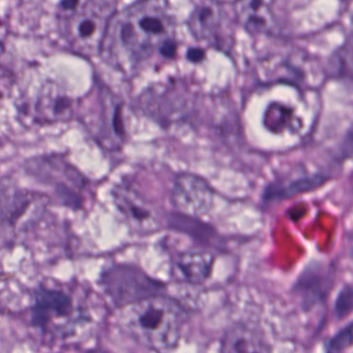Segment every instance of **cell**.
Returning <instances> with one entry per match:
<instances>
[{
  "instance_id": "cell-5",
  "label": "cell",
  "mask_w": 353,
  "mask_h": 353,
  "mask_svg": "<svg viewBox=\"0 0 353 353\" xmlns=\"http://www.w3.org/2000/svg\"><path fill=\"white\" fill-rule=\"evenodd\" d=\"M214 201L212 187L203 179L183 174L176 179L172 203L176 211L188 217H201L211 210Z\"/></svg>"
},
{
  "instance_id": "cell-4",
  "label": "cell",
  "mask_w": 353,
  "mask_h": 353,
  "mask_svg": "<svg viewBox=\"0 0 353 353\" xmlns=\"http://www.w3.org/2000/svg\"><path fill=\"white\" fill-rule=\"evenodd\" d=\"M101 288L111 302L120 309L161 294L163 286L139 268L117 265L101 276Z\"/></svg>"
},
{
  "instance_id": "cell-19",
  "label": "cell",
  "mask_w": 353,
  "mask_h": 353,
  "mask_svg": "<svg viewBox=\"0 0 353 353\" xmlns=\"http://www.w3.org/2000/svg\"><path fill=\"white\" fill-rule=\"evenodd\" d=\"M203 56H205V54L199 49H192L188 52V58L193 62L201 61Z\"/></svg>"
},
{
  "instance_id": "cell-11",
  "label": "cell",
  "mask_w": 353,
  "mask_h": 353,
  "mask_svg": "<svg viewBox=\"0 0 353 353\" xmlns=\"http://www.w3.org/2000/svg\"><path fill=\"white\" fill-rule=\"evenodd\" d=\"M31 203L29 193L8 180H0V223H14Z\"/></svg>"
},
{
  "instance_id": "cell-13",
  "label": "cell",
  "mask_w": 353,
  "mask_h": 353,
  "mask_svg": "<svg viewBox=\"0 0 353 353\" xmlns=\"http://www.w3.org/2000/svg\"><path fill=\"white\" fill-rule=\"evenodd\" d=\"M331 278L327 273L317 272L312 269L306 272L299 282V288L302 292L307 305L314 304L327 294Z\"/></svg>"
},
{
  "instance_id": "cell-18",
  "label": "cell",
  "mask_w": 353,
  "mask_h": 353,
  "mask_svg": "<svg viewBox=\"0 0 353 353\" xmlns=\"http://www.w3.org/2000/svg\"><path fill=\"white\" fill-rule=\"evenodd\" d=\"M10 87V76L6 70L0 65V97L8 93Z\"/></svg>"
},
{
  "instance_id": "cell-6",
  "label": "cell",
  "mask_w": 353,
  "mask_h": 353,
  "mask_svg": "<svg viewBox=\"0 0 353 353\" xmlns=\"http://www.w3.org/2000/svg\"><path fill=\"white\" fill-rule=\"evenodd\" d=\"M225 12L215 0L201 2L191 12L188 26L195 39L222 47L230 41Z\"/></svg>"
},
{
  "instance_id": "cell-10",
  "label": "cell",
  "mask_w": 353,
  "mask_h": 353,
  "mask_svg": "<svg viewBox=\"0 0 353 353\" xmlns=\"http://www.w3.org/2000/svg\"><path fill=\"white\" fill-rule=\"evenodd\" d=\"M236 14L239 22L249 32L268 33L275 25L269 0H238Z\"/></svg>"
},
{
  "instance_id": "cell-3",
  "label": "cell",
  "mask_w": 353,
  "mask_h": 353,
  "mask_svg": "<svg viewBox=\"0 0 353 353\" xmlns=\"http://www.w3.org/2000/svg\"><path fill=\"white\" fill-rule=\"evenodd\" d=\"M113 14L111 8L88 0L76 12L63 17L62 34L68 47L88 57L101 53Z\"/></svg>"
},
{
  "instance_id": "cell-17",
  "label": "cell",
  "mask_w": 353,
  "mask_h": 353,
  "mask_svg": "<svg viewBox=\"0 0 353 353\" xmlns=\"http://www.w3.org/2000/svg\"><path fill=\"white\" fill-rule=\"evenodd\" d=\"M81 6H82L81 0H60V8L63 10V17L76 12Z\"/></svg>"
},
{
  "instance_id": "cell-2",
  "label": "cell",
  "mask_w": 353,
  "mask_h": 353,
  "mask_svg": "<svg viewBox=\"0 0 353 353\" xmlns=\"http://www.w3.org/2000/svg\"><path fill=\"white\" fill-rule=\"evenodd\" d=\"M120 310L122 327L145 347L165 352L178 345L186 314L174 299L157 294Z\"/></svg>"
},
{
  "instance_id": "cell-15",
  "label": "cell",
  "mask_w": 353,
  "mask_h": 353,
  "mask_svg": "<svg viewBox=\"0 0 353 353\" xmlns=\"http://www.w3.org/2000/svg\"><path fill=\"white\" fill-rule=\"evenodd\" d=\"M353 344V323L342 329L330 340L327 353H343Z\"/></svg>"
},
{
  "instance_id": "cell-1",
  "label": "cell",
  "mask_w": 353,
  "mask_h": 353,
  "mask_svg": "<svg viewBox=\"0 0 353 353\" xmlns=\"http://www.w3.org/2000/svg\"><path fill=\"white\" fill-rule=\"evenodd\" d=\"M175 20L163 0H140L112 16L101 53L128 72L175 43Z\"/></svg>"
},
{
  "instance_id": "cell-12",
  "label": "cell",
  "mask_w": 353,
  "mask_h": 353,
  "mask_svg": "<svg viewBox=\"0 0 353 353\" xmlns=\"http://www.w3.org/2000/svg\"><path fill=\"white\" fill-rule=\"evenodd\" d=\"M72 108V101L65 95L56 91H46L43 97L37 101V115L46 121H55L68 117Z\"/></svg>"
},
{
  "instance_id": "cell-7",
  "label": "cell",
  "mask_w": 353,
  "mask_h": 353,
  "mask_svg": "<svg viewBox=\"0 0 353 353\" xmlns=\"http://www.w3.org/2000/svg\"><path fill=\"white\" fill-rule=\"evenodd\" d=\"M72 312V298L62 290L41 288L35 294L32 319L39 327H46L51 321L66 319Z\"/></svg>"
},
{
  "instance_id": "cell-8",
  "label": "cell",
  "mask_w": 353,
  "mask_h": 353,
  "mask_svg": "<svg viewBox=\"0 0 353 353\" xmlns=\"http://www.w3.org/2000/svg\"><path fill=\"white\" fill-rule=\"evenodd\" d=\"M214 261V255L209 251H185L174 259V273L176 279L185 283L201 285L211 276Z\"/></svg>"
},
{
  "instance_id": "cell-9",
  "label": "cell",
  "mask_w": 353,
  "mask_h": 353,
  "mask_svg": "<svg viewBox=\"0 0 353 353\" xmlns=\"http://www.w3.org/2000/svg\"><path fill=\"white\" fill-rule=\"evenodd\" d=\"M220 353H272V348L259 330L240 323L224 334Z\"/></svg>"
},
{
  "instance_id": "cell-14",
  "label": "cell",
  "mask_w": 353,
  "mask_h": 353,
  "mask_svg": "<svg viewBox=\"0 0 353 353\" xmlns=\"http://www.w3.org/2000/svg\"><path fill=\"white\" fill-rule=\"evenodd\" d=\"M118 201H120L119 207L121 208L122 211L126 214L128 217H132V219L137 220L139 222L150 219L151 212L146 210V208L142 205L141 201H134L132 197L126 196L122 192L118 194Z\"/></svg>"
},
{
  "instance_id": "cell-16",
  "label": "cell",
  "mask_w": 353,
  "mask_h": 353,
  "mask_svg": "<svg viewBox=\"0 0 353 353\" xmlns=\"http://www.w3.org/2000/svg\"><path fill=\"white\" fill-rule=\"evenodd\" d=\"M335 312L339 319H344L353 312V288L345 286L338 294L335 303Z\"/></svg>"
}]
</instances>
